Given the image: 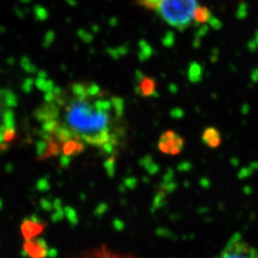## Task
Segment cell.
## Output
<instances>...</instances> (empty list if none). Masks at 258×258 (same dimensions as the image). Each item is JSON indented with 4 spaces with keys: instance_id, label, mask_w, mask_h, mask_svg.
<instances>
[{
    "instance_id": "3",
    "label": "cell",
    "mask_w": 258,
    "mask_h": 258,
    "mask_svg": "<svg viewBox=\"0 0 258 258\" xmlns=\"http://www.w3.org/2000/svg\"><path fill=\"white\" fill-rule=\"evenodd\" d=\"M18 98L10 89L0 88V152L16 136Z\"/></svg>"
},
{
    "instance_id": "16",
    "label": "cell",
    "mask_w": 258,
    "mask_h": 258,
    "mask_svg": "<svg viewBox=\"0 0 258 258\" xmlns=\"http://www.w3.org/2000/svg\"><path fill=\"white\" fill-rule=\"evenodd\" d=\"M206 145L211 148H218V147L221 145V136H218V137H214V138L211 139Z\"/></svg>"
},
{
    "instance_id": "20",
    "label": "cell",
    "mask_w": 258,
    "mask_h": 258,
    "mask_svg": "<svg viewBox=\"0 0 258 258\" xmlns=\"http://www.w3.org/2000/svg\"><path fill=\"white\" fill-rule=\"evenodd\" d=\"M191 164L189 163V162H183V163H181L179 166H178V170H180V171H188V170H190L191 169Z\"/></svg>"
},
{
    "instance_id": "21",
    "label": "cell",
    "mask_w": 258,
    "mask_h": 258,
    "mask_svg": "<svg viewBox=\"0 0 258 258\" xmlns=\"http://www.w3.org/2000/svg\"><path fill=\"white\" fill-rule=\"evenodd\" d=\"M209 22L212 25V27L213 29H215V30H218V29H220L222 27L221 22L218 19H215V18H212Z\"/></svg>"
},
{
    "instance_id": "22",
    "label": "cell",
    "mask_w": 258,
    "mask_h": 258,
    "mask_svg": "<svg viewBox=\"0 0 258 258\" xmlns=\"http://www.w3.org/2000/svg\"><path fill=\"white\" fill-rule=\"evenodd\" d=\"M250 79H251V81L253 82V83H257L258 82V67L256 69H254L253 71H252V73H251V76H250Z\"/></svg>"
},
{
    "instance_id": "13",
    "label": "cell",
    "mask_w": 258,
    "mask_h": 258,
    "mask_svg": "<svg viewBox=\"0 0 258 258\" xmlns=\"http://www.w3.org/2000/svg\"><path fill=\"white\" fill-rule=\"evenodd\" d=\"M115 165H116V163H115V159L114 158L108 159L106 164H105L106 170H107L108 174L110 176L114 175V173H115Z\"/></svg>"
},
{
    "instance_id": "5",
    "label": "cell",
    "mask_w": 258,
    "mask_h": 258,
    "mask_svg": "<svg viewBox=\"0 0 258 258\" xmlns=\"http://www.w3.org/2000/svg\"><path fill=\"white\" fill-rule=\"evenodd\" d=\"M136 81L138 84L135 87V92L140 96L149 98V97H155L156 94V82L153 78L147 77L145 74L137 70L136 71Z\"/></svg>"
},
{
    "instance_id": "8",
    "label": "cell",
    "mask_w": 258,
    "mask_h": 258,
    "mask_svg": "<svg viewBox=\"0 0 258 258\" xmlns=\"http://www.w3.org/2000/svg\"><path fill=\"white\" fill-rule=\"evenodd\" d=\"M204 69L202 65L199 64L198 62H191L188 67V80L191 83H199L202 81V77H203Z\"/></svg>"
},
{
    "instance_id": "26",
    "label": "cell",
    "mask_w": 258,
    "mask_h": 258,
    "mask_svg": "<svg viewBox=\"0 0 258 258\" xmlns=\"http://www.w3.org/2000/svg\"><path fill=\"white\" fill-rule=\"evenodd\" d=\"M256 43L258 44V34L256 35Z\"/></svg>"
},
{
    "instance_id": "19",
    "label": "cell",
    "mask_w": 258,
    "mask_h": 258,
    "mask_svg": "<svg viewBox=\"0 0 258 258\" xmlns=\"http://www.w3.org/2000/svg\"><path fill=\"white\" fill-rule=\"evenodd\" d=\"M252 168L250 166H248L246 168H242L240 170L239 173H238V177L240 179H244V178H248L249 176L252 174Z\"/></svg>"
},
{
    "instance_id": "1",
    "label": "cell",
    "mask_w": 258,
    "mask_h": 258,
    "mask_svg": "<svg viewBox=\"0 0 258 258\" xmlns=\"http://www.w3.org/2000/svg\"><path fill=\"white\" fill-rule=\"evenodd\" d=\"M124 102L107 97L94 83H75L48 93L37 113L46 137L61 145L78 140L111 153L118 143L115 123L123 115Z\"/></svg>"
},
{
    "instance_id": "11",
    "label": "cell",
    "mask_w": 258,
    "mask_h": 258,
    "mask_svg": "<svg viewBox=\"0 0 258 258\" xmlns=\"http://www.w3.org/2000/svg\"><path fill=\"white\" fill-rule=\"evenodd\" d=\"M218 136H221L218 129H216L215 127H209L204 131L202 140L205 144H207L211 139L218 137Z\"/></svg>"
},
{
    "instance_id": "12",
    "label": "cell",
    "mask_w": 258,
    "mask_h": 258,
    "mask_svg": "<svg viewBox=\"0 0 258 258\" xmlns=\"http://www.w3.org/2000/svg\"><path fill=\"white\" fill-rule=\"evenodd\" d=\"M162 0H137L139 5L145 7L148 10H155L157 11Z\"/></svg>"
},
{
    "instance_id": "24",
    "label": "cell",
    "mask_w": 258,
    "mask_h": 258,
    "mask_svg": "<svg viewBox=\"0 0 258 258\" xmlns=\"http://www.w3.org/2000/svg\"><path fill=\"white\" fill-rule=\"evenodd\" d=\"M258 44L256 43V41H254V40H252V41H250L249 43V49L250 52H254L255 50H256V48H257Z\"/></svg>"
},
{
    "instance_id": "4",
    "label": "cell",
    "mask_w": 258,
    "mask_h": 258,
    "mask_svg": "<svg viewBox=\"0 0 258 258\" xmlns=\"http://www.w3.org/2000/svg\"><path fill=\"white\" fill-rule=\"evenodd\" d=\"M214 258H258V249L235 233Z\"/></svg>"
},
{
    "instance_id": "7",
    "label": "cell",
    "mask_w": 258,
    "mask_h": 258,
    "mask_svg": "<svg viewBox=\"0 0 258 258\" xmlns=\"http://www.w3.org/2000/svg\"><path fill=\"white\" fill-rule=\"evenodd\" d=\"M25 249L32 257L41 258L45 254V246L39 241H29L25 245Z\"/></svg>"
},
{
    "instance_id": "17",
    "label": "cell",
    "mask_w": 258,
    "mask_h": 258,
    "mask_svg": "<svg viewBox=\"0 0 258 258\" xmlns=\"http://www.w3.org/2000/svg\"><path fill=\"white\" fill-rule=\"evenodd\" d=\"M147 170H148V173L149 174H156L157 172L160 170V166L157 165L156 163H154V162H151L150 164H148V166L145 167Z\"/></svg>"
},
{
    "instance_id": "25",
    "label": "cell",
    "mask_w": 258,
    "mask_h": 258,
    "mask_svg": "<svg viewBox=\"0 0 258 258\" xmlns=\"http://www.w3.org/2000/svg\"><path fill=\"white\" fill-rule=\"evenodd\" d=\"M169 90H170V92L175 94L177 92V85H175V84H170Z\"/></svg>"
},
{
    "instance_id": "23",
    "label": "cell",
    "mask_w": 258,
    "mask_h": 258,
    "mask_svg": "<svg viewBox=\"0 0 258 258\" xmlns=\"http://www.w3.org/2000/svg\"><path fill=\"white\" fill-rule=\"evenodd\" d=\"M207 32H208V27H207V26H203V27L199 30V32H198V34H197V38H198V37H204V36L207 34Z\"/></svg>"
},
{
    "instance_id": "10",
    "label": "cell",
    "mask_w": 258,
    "mask_h": 258,
    "mask_svg": "<svg viewBox=\"0 0 258 258\" xmlns=\"http://www.w3.org/2000/svg\"><path fill=\"white\" fill-rule=\"evenodd\" d=\"M139 46H140V52H139L138 57L140 61H146L153 55V49L147 41L145 40L140 41Z\"/></svg>"
},
{
    "instance_id": "6",
    "label": "cell",
    "mask_w": 258,
    "mask_h": 258,
    "mask_svg": "<svg viewBox=\"0 0 258 258\" xmlns=\"http://www.w3.org/2000/svg\"><path fill=\"white\" fill-rule=\"evenodd\" d=\"M72 258H137L129 254H122L117 251H113L105 247L99 249H90Z\"/></svg>"
},
{
    "instance_id": "18",
    "label": "cell",
    "mask_w": 258,
    "mask_h": 258,
    "mask_svg": "<svg viewBox=\"0 0 258 258\" xmlns=\"http://www.w3.org/2000/svg\"><path fill=\"white\" fill-rule=\"evenodd\" d=\"M184 110L181 108H173L172 110L170 111V116L173 119H182V118H184Z\"/></svg>"
},
{
    "instance_id": "14",
    "label": "cell",
    "mask_w": 258,
    "mask_h": 258,
    "mask_svg": "<svg viewBox=\"0 0 258 258\" xmlns=\"http://www.w3.org/2000/svg\"><path fill=\"white\" fill-rule=\"evenodd\" d=\"M163 44L166 47H172L174 44V36L173 34H171V32H169L166 37L163 38Z\"/></svg>"
},
{
    "instance_id": "2",
    "label": "cell",
    "mask_w": 258,
    "mask_h": 258,
    "mask_svg": "<svg viewBox=\"0 0 258 258\" xmlns=\"http://www.w3.org/2000/svg\"><path fill=\"white\" fill-rule=\"evenodd\" d=\"M197 8L198 0H162L157 12L168 25L182 32L194 22Z\"/></svg>"
},
{
    "instance_id": "15",
    "label": "cell",
    "mask_w": 258,
    "mask_h": 258,
    "mask_svg": "<svg viewBox=\"0 0 258 258\" xmlns=\"http://www.w3.org/2000/svg\"><path fill=\"white\" fill-rule=\"evenodd\" d=\"M158 148L164 154H169V152H170V147L168 146V144L162 140H160L158 143Z\"/></svg>"
},
{
    "instance_id": "9",
    "label": "cell",
    "mask_w": 258,
    "mask_h": 258,
    "mask_svg": "<svg viewBox=\"0 0 258 258\" xmlns=\"http://www.w3.org/2000/svg\"><path fill=\"white\" fill-rule=\"evenodd\" d=\"M212 18V13L210 10L204 7H198L194 14V22L196 25H200L209 22Z\"/></svg>"
}]
</instances>
